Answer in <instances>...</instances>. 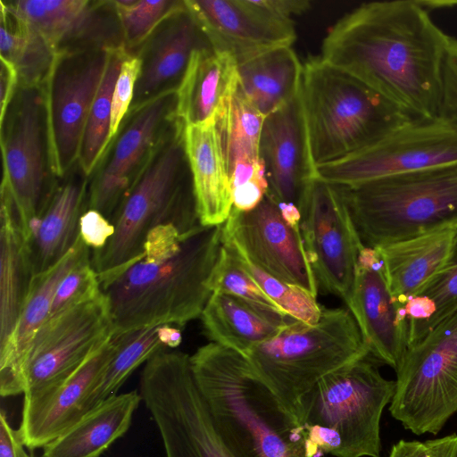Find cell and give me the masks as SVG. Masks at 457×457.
<instances>
[{
	"label": "cell",
	"instance_id": "1",
	"mask_svg": "<svg viewBox=\"0 0 457 457\" xmlns=\"http://www.w3.org/2000/svg\"><path fill=\"white\" fill-rule=\"evenodd\" d=\"M449 37L418 1L371 2L329 29L320 56L416 119L432 120Z\"/></svg>",
	"mask_w": 457,
	"mask_h": 457
},
{
	"label": "cell",
	"instance_id": "2",
	"mask_svg": "<svg viewBox=\"0 0 457 457\" xmlns=\"http://www.w3.org/2000/svg\"><path fill=\"white\" fill-rule=\"evenodd\" d=\"M221 247L222 225H199L186 233L163 226L149 233L143 253L101 284L113 335L162 324L183 327L201 317Z\"/></svg>",
	"mask_w": 457,
	"mask_h": 457
},
{
	"label": "cell",
	"instance_id": "3",
	"mask_svg": "<svg viewBox=\"0 0 457 457\" xmlns=\"http://www.w3.org/2000/svg\"><path fill=\"white\" fill-rule=\"evenodd\" d=\"M189 362L212 427L232 457H317L297 418L242 353L210 342Z\"/></svg>",
	"mask_w": 457,
	"mask_h": 457
},
{
	"label": "cell",
	"instance_id": "4",
	"mask_svg": "<svg viewBox=\"0 0 457 457\" xmlns=\"http://www.w3.org/2000/svg\"><path fill=\"white\" fill-rule=\"evenodd\" d=\"M300 96L315 168L361 153L420 120L320 56L303 63Z\"/></svg>",
	"mask_w": 457,
	"mask_h": 457
},
{
	"label": "cell",
	"instance_id": "5",
	"mask_svg": "<svg viewBox=\"0 0 457 457\" xmlns=\"http://www.w3.org/2000/svg\"><path fill=\"white\" fill-rule=\"evenodd\" d=\"M185 125L176 120L168 143L137 177L112 223L114 232L91 262L100 284L137 259L153 230L173 226L188 232L201 225L184 145Z\"/></svg>",
	"mask_w": 457,
	"mask_h": 457
},
{
	"label": "cell",
	"instance_id": "6",
	"mask_svg": "<svg viewBox=\"0 0 457 457\" xmlns=\"http://www.w3.org/2000/svg\"><path fill=\"white\" fill-rule=\"evenodd\" d=\"M333 185L367 247L457 226V162L358 184Z\"/></svg>",
	"mask_w": 457,
	"mask_h": 457
},
{
	"label": "cell",
	"instance_id": "7",
	"mask_svg": "<svg viewBox=\"0 0 457 457\" xmlns=\"http://www.w3.org/2000/svg\"><path fill=\"white\" fill-rule=\"evenodd\" d=\"M370 353L330 372L302 398L298 420L317 456L381 457L380 420L395 380Z\"/></svg>",
	"mask_w": 457,
	"mask_h": 457
},
{
	"label": "cell",
	"instance_id": "8",
	"mask_svg": "<svg viewBox=\"0 0 457 457\" xmlns=\"http://www.w3.org/2000/svg\"><path fill=\"white\" fill-rule=\"evenodd\" d=\"M369 353L350 311L323 308L315 325L293 320L245 356L298 420L302 398L320 379Z\"/></svg>",
	"mask_w": 457,
	"mask_h": 457
},
{
	"label": "cell",
	"instance_id": "9",
	"mask_svg": "<svg viewBox=\"0 0 457 457\" xmlns=\"http://www.w3.org/2000/svg\"><path fill=\"white\" fill-rule=\"evenodd\" d=\"M391 415L416 435H436L457 412V310L405 351Z\"/></svg>",
	"mask_w": 457,
	"mask_h": 457
},
{
	"label": "cell",
	"instance_id": "10",
	"mask_svg": "<svg viewBox=\"0 0 457 457\" xmlns=\"http://www.w3.org/2000/svg\"><path fill=\"white\" fill-rule=\"evenodd\" d=\"M189 356L165 350L150 358L140 376L142 401L157 427L166 457H232L212 427Z\"/></svg>",
	"mask_w": 457,
	"mask_h": 457
},
{
	"label": "cell",
	"instance_id": "11",
	"mask_svg": "<svg viewBox=\"0 0 457 457\" xmlns=\"http://www.w3.org/2000/svg\"><path fill=\"white\" fill-rule=\"evenodd\" d=\"M57 54L46 80V138L51 170L62 176L79 160L88 113L111 50Z\"/></svg>",
	"mask_w": 457,
	"mask_h": 457
},
{
	"label": "cell",
	"instance_id": "12",
	"mask_svg": "<svg viewBox=\"0 0 457 457\" xmlns=\"http://www.w3.org/2000/svg\"><path fill=\"white\" fill-rule=\"evenodd\" d=\"M107 297L94 299L49 318L36 334L23 365L22 395L69 377L113 336Z\"/></svg>",
	"mask_w": 457,
	"mask_h": 457
},
{
	"label": "cell",
	"instance_id": "13",
	"mask_svg": "<svg viewBox=\"0 0 457 457\" xmlns=\"http://www.w3.org/2000/svg\"><path fill=\"white\" fill-rule=\"evenodd\" d=\"M9 110L11 113L5 116L7 129L1 132L3 180L10 188L22 228L31 240L54 193L46 185L44 164L45 91L38 87H21L14 106L10 105Z\"/></svg>",
	"mask_w": 457,
	"mask_h": 457
},
{
	"label": "cell",
	"instance_id": "14",
	"mask_svg": "<svg viewBox=\"0 0 457 457\" xmlns=\"http://www.w3.org/2000/svg\"><path fill=\"white\" fill-rule=\"evenodd\" d=\"M300 231L318 291L345 302L364 245L336 186L313 179L301 209Z\"/></svg>",
	"mask_w": 457,
	"mask_h": 457
},
{
	"label": "cell",
	"instance_id": "15",
	"mask_svg": "<svg viewBox=\"0 0 457 457\" xmlns=\"http://www.w3.org/2000/svg\"><path fill=\"white\" fill-rule=\"evenodd\" d=\"M457 162V128L439 120L411 122L346 159L318 166L315 179L351 185Z\"/></svg>",
	"mask_w": 457,
	"mask_h": 457
},
{
	"label": "cell",
	"instance_id": "16",
	"mask_svg": "<svg viewBox=\"0 0 457 457\" xmlns=\"http://www.w3.org/2000/svg\"><path fill=\"white\" fill-rule=\"evenodd\" d=\"M222 237L232 239L255 264L270 275L317 297V282L300 228L286 221L278 204L267 194L251 211L232 208L222 224Z\"/></svg>",
	"mask_w": 457,
	"mask_h": 457
},
{
	"label": "cell",
	"instance_id": "17",
	"mask_svg": "<svg viewBox=\"0 0 457 457\" xmlns=\"http://www.w3.org/2000/svg\"><path fill=\"white\" fill-rule=\"evenodd\" d=\"M187 8L214 50L237 64L280 46H291L293 21L270 12L261 0H187Z\"/></svg>",
	"mask_w": 457,
	"mask_h": 457
},
{
	"label": "cell",
	"instance_id": "18",
	"mask_svg": "<svg viewBox=\"0 0 457 457\" xmlns=\"http://www.w3.org/2000/svg\"><path fill=\"white\" fill-rule=\"evenodd\" d=\"M116 348L117 338L113 335L69 377L23 395L21 420L17 430L25 448H44L88 411V397Z\"/></svg>",
	"mask_w": 457,
	"mask_h": 457
},
{
	"label": "cell",
	"instance_id": "19",
	"mask_svg": "<svg viewBox=\"0 0 457 457\" xmlns=\"http://www.w3.org/2000/svg\"><path fill=\"white\" fill-rule=\"evenodd\" d=\"M260 158L266 170L267 195L277 204H294L301 211L315 179V167L308 145L300 89L291 101L265 117Z\"/></svg>",
	"mask_w": 457,
	"mask_h": 457
},
{
	"label": "cell",
	"instance_id": "20",
	"mask_svg": "<svg viewBox=\"0 0 457 457\" xmlns=\"http://www.w3.org/2000/svg\"><path fill=\"white\" fill-rule=\"evenodd\" d=\"M345 303L370 354L380 364L396 370L407 349L406 333L377 248L364 246L361 251Z\"/></svg>",
	"mask_w": 457,
	"mask_h": 457
},
{
	"label": "cell",
	"instance_id": "21",
	"mask_svg": "<svg viewBox=\"0 0 457 457\" xmlns=\"http://www.w3.org/2000/svg\"><path fill=\"white\" fill-rule=\"evenodd\" d=\"M108 2L87 0H19L3 2L12 15L39 34L57 54L96 48L124 46L113 37Z\"/></svg>",
	"mask_w": 457,
	"mask_h": 457
},
{
	"label": "cell",
	"instance_id": "22",
	"mask_svg": "<svg viewBox=\"0 0 457 457\" xmlns=\"http://www.w3.org/2000/svg\"><path fill=\"white\" fill-rule=\"evenodd\" d=\"M176 91L163 93L136 109L112 155L93 183L88 209L110 221L136 182V167L150 151L164 121L175 119Z\"/></svg>",
	"mask_w": 457,
	"mask_h": 457
},
{
	"label": "cell",
	"instance_id": "23",
	"mask_svg": "<svg viewBox=\"0 0 457 457\" xmlns=\"http://www.w3.org/2000/svg\"><path fill=\"white\" fill-rule=\"evenodd\" d=\"M131 107L136 110L158 96L176 91L193 53L210 46L185 6L168 17L147 38Z\"/></svg>",
	"mask_w": 457,
	"mask_h": 457
},
{
	"label": "cell",
	"instance_id": "24",
	"mask_svg": "<svg viewBox=\"0 0 457 457\" xmlns=\"http://www.w3.org/2000/svg\"><path fill=\"white\" fill-rule=\"evenodd\" d=\"M91 250L78 239L71 250L47 270L33 277L16 328L0 347V394L3 397L22 394L21 375L30 345L48 320L55 291L62 279Z\"/></svg>",
	"mask_w": 457,
	"mask_h": 457
},
{
	"label": "cell",
	"instance_id": "25",
	"mask_svg": "<svg viewBox=\"0 0 457 457\" xmlns=\"http://www.w3.org/2000/svg\"><path fill=\"white\" fill-rule=\"evenodd\" d=\"M184 145L199 222L222 225L233 208L232 189L214 119L186 125Z\"/></svg>",
	"mask_w": 457,
	"mask_h": 457
},
{
	"label": "cell",
	"instance_id": "26",
	"mask_svg": "<svg viewBox=\"0 0 457 457\" xmlns=\"http://www.w3.org/2000/svg\"><path fill=\"white\" fill-rule=\"evenodd\" d=\"M0 347L12 335L34 277L30 240L2 179L0 211Z\"/></svg>",
	"mask_w": 457,
	"mask_h": 457
},
{
	"label": "cell",
	"instance_id": "27",
	"mask_svg": "<svg viewBox=\"0 0 457 457\" xmlns=\"http://www.w3.org/2000/svg\"><path fill=\"white\" fill-rule=\"evenodd\" d=\"M238 85L237 63L211 46L196 49L176 90L175 119L185 126L214 119Z\"/></svg>",
	"mask_w": 457,
	"mask_h": 457
},
{
	"label": "cell",
	"instance_id": "28",
	"mask_svg": "<svg viewBox=\"0 0 457 457\" xmlns=\"http://www.w3.org/2000/svg\"><path fill=\"white\" fill-rule=\"evenodd\" d=\"M141 401L136 390L109 396L46 445L41 457H101L129 430Z\"/></svg>",
	"mask_w": 457,
	"mask_h": 457
},
{
	"label": "cell",
	"instance_id": "29",
	"mask_svg": "<svg viewBox=\"0 0 457 457\" xmlns=\"http://www.w3.org/2000/svg\"><path fill=\"white\" fill-rule=\"evenodd\" d=\"M204 335L211 342L244 356L255 346L277 336L289 316L269 312L238 297L213 292L202 315Z\"/></svg>",
	"mask_w": 457,
	"mask_h": 457
},
{
	"label": "cell",
	"instance_id": "30",
	"mask_svg": "<svg viewBox=\"0 0 457 457\" xmlns=\"http://www.w3.org/2000/svg\"><path fill=\"white\" fill-rule=\"evenodd\" d=\"M454 232L455 228H450L376 247L390 291L400 308L444 267Z\"/></svg>",
	"mask_w": 457,
	"mask_h": 457
},
{
	"label": "cell",
	"instance_id": "31",
	"mask_svg": "<svg viewBox=\"0 0 457 457\" xmlns=\"http://www.w3.org/2000/svg\"><path fill=\"white\" fill-rule=\"evenodd\" d=\"M87 209L85 181L70 180L54 190L30 240L34 276L71 250L79 238L80 218Z\"/></svg>",
	"mask_w": 457,
	"mask_h": 457
},
{
	"label": "cell",
	"instance_id": "32",
	"mask_svg": "<svg viewBox=\"0 0 457 457\" xmlns=\"http://www.w3.org/2000/svg\"><path fill=\"white\" fill-rule=\"evenodd\" d=\"M238 88L265 117L299 92L303 63L291 46L264 52L237 64Z\"/></svg>",
	"mask_w": 457,
	"mask_h": 457
},
{
	"label": "cell",
	"instance_id": "33",
	"mask_svg": "<svg viewBox=\"0 0 457 457\" xmlns=\"http://www.w3.org/2000/svg\"><path fill=\"white\" fill-rule=\"evenodd\" d=\"M181 328L162 324L114 335L115 353L88 397L87 410L118 394L131 373L154 354L179 346L182 341Z\"/></svg>",
	"mask_w": 457,
	"mask_h": 457
},
{
	"label": "cell",
	"instance_id": "34",
	"mask_svg": "<svg viewBox=\"0 0 457 457\" xmlns=\"http://www.w3.org/2000/svg\"><path fill=\"white\" fill-rule=\"evenodd\" d=\"M457 310V226L449 257L440 271L400 308L407 348ZM407 350V349H406Z\"/></svg>",
	"mask_w": 457,
	"mask_h": 457
},
{
	"label": "cell",
	"instance_id": "35",
	"mask_svg": "<svg viewBox=\"0 0 457 457\" xmlns=\"http://www.w3.org/2000/svg\"><path fill=\"white\" fill-rule=\"evenodd\" d=\"M264 119L242 94L238 85L219 108L214 123L228 175L237 162L260 158Z\"/></svg>",
	"mask_w": 457,
	"mask_h": 457
},
{
	"label": "cell",
	"instance_id": "36",
	"mask_svg": "<svg viewBox=\"0 0 457 457\" xmlns=\"http://www.w3.org/2000/svg\"><path fill=\"white\" fill-rule=\"evenodd\" d=\"M0 57L14 65L21 87H38L56 54L39 34L1 5Z\"/></svg>",
	"mask_w": 457,
	"mask_h": 457
},
{
	"label": "cell",
	"instance_id": "37",
	"mask_svg": "<svg viewBox=\"0 0 457 457\" xmlns=\"http://www.w3.org/2000/svg\"><path fill=\"white\" fill-rule=\"evenodd\" d=\"M128 54L125 47L111 50L104 75L91 105L79 157L86 175L94 170L110 143L112 93L121 63Z\"/></svg>",
	"mask_w": 457,
	"mask_h": 457
},
{
	"label": "cell",
	"instance_id": "38",
	"mask_svg": "<svg viewBox=\"0 0 457 457\" xmlns=\"http://www.w3.org/2000/svg\"><path fill=\"white\" fill-rule=\"evenodd\" d=\"M222 245L230 250L250 273L261 289L287 316L307 325H315L323 307L316 296L305 289L283 281L255 264L230 238L222 237Z\"/></svg>",
	"mask_w": 457,
	"mask_h": 457
},
{
	"label": "cell",
	"instance_id": "39",
	"mask_svg": "<svg viewBox=\"0 0 457 457\" xmlns=\"http://www.w3.org/2000/svg\"><path fill=\"white\" fill-rule=\"evenodd\" d=\"M112 3L126 50L146 41L168 17L185 6V1L175 0H115Z\"/></svg>",
	"mask_w": 457,
	"mask_h": 457
},
{
	"label": "cell",
	"instance_id": "40",
	"mask_svg": "<svg viewBox=\"0 0 457 457\" xmlns=\"http://www.w3.org/2000/svg\"><path fill=\"white\" fill-rule=\"evenodd\" d=\"M211 287L212 293L230 295L269 312L286 315L261 289L237 257L223 245Z\"/></svg>",
	"mask_w": 457,
	"mask_h": 457
},
{
	"label": "cell",
	"instance_id": "41",
	"mask_svg": "<svg viewBox=\"0 0 457 457\" xmlns=\"http://www.w3.org/2000/svg\"><path fill=\"white\" fill-rule=\"evenodd\" d=\"M101 292L99 277L90 254L72 268L58 285L49 318L90 301Z\"/></svg>",
	"mask_w": 457,
	"mask_h": 457
},
{
	"label": "cell",
	"instance_id": "42",
	"mask_svg": "<svg viewBox=\"0 0 457 457\" xmlns=\"http://www.w3.org/2000/svg\"><path fill=\"white\" fill-rule=\"evenodd\" d=\"M141 71V59L128 54L120 66L112 98L109 140L117 134L120 122L132 104Z\"/></svg>",
	"mask_w": 457,
	"mask_h": 457
},
{
	"label": "cell",
	"instance_id": "43",
	"mask_svg": "<svg viewBox=\"0 0 457 457\" xmlns=\"http://www.w3.org/2000/svg\"><path fill=\"white\" fill-rule=\"evenodd\" d=\"M436 120L457 128V38L451 36L443 62Z\"/></svg>",
	"mask_w": 457,
	"mask_h": 457
},
{
	"label": "cell",
	"instance_id": "44",
	"mask_svg": "<svg viewBox=\"0 0 457 457\" xmlns=\"http://www.w3.org/2000/svg\"><path fill=\"white\" fill-rule=\"evenodd\" d=\"M113 232V224L96 210L87 209L80 218L79 237L92 251L102 249Z\"/></svg>",
	"mask_w": 457,
	"mask_h": 457
},
{
	"label": "cell",
	"instance_id": "45",
	"mask_svg": "<svg viewBox=\"0 0 457 457\" xmlns=\"http://www.w3.org/2000/svg\"><path fill=\"white\" fill-rule=\"evenodd\" d=\"M1 59V86H0V123H4L6 113L13 101L16 87L20 84L19 74L14 65L3 57Z\"/></svg>",
	"mask_w": 457,
	"mask_h": 457
},
{
	"label": "cell",
	"instance_id": "46",
	"mask_svg": "<svg viewBox=\"0 0 457 457\" xmlns=\"http://www.w3.org/2000/svg\"><path fill=\"white\" fill-rule=\"evenodd\" d=\"M21 438L17 429L12 428L5 413H0V457H17V445Z\"/></svg>",
	"mask_w": 457,
	"mask_h": 457
},
{
	"label": "cell",
	"instance_id": "47",
	"mask_svg": "<svg viewBox=\"0 0 457 457\" xmlns=\"http://www.w3.org/2000/svg\"><path fill=\"white\" fill-rule=\"evenodd\" d=\"M429 457H457V435L426 441Z\"/></svg>",
	"mask_w": 457,
	"mask_h": 457
},
{
	"label": "cell",
	"instance_id": "48",
	"mask_svg": "<svg viewBox=\"0 0 457 457\" xmlns=\"http://www.w3.org/2000/svg\"><path fill=\"white\" fill-rule=\"evenodd\" d=\"M388 457H429L426 442L400 440L393 445Z\"/></svg>",
	"mask_w": 457,
	"mask_h": 457
},
{
	"label": "cell",
	"instance_id": "49",
	"mask_svg": "<svg viewBox=\"0 0 457 457\" xmlns=\"http://www.w3.org/2000/svg\"><path fill=\"white\" fill-rule=\"evenodd\" d=\"M428 12V10L457 5V1H418Z\"/></svg>",
	"mask_w": 457,
	"mask_h": 457
},
{
	"label": "cell",
	"instance_id": "50",
	"mask_svg": "<svg viewBox=\"0 0 457 457\" xmlns=\"http://www.w3.org/2000/svg\"><path fill=\"white\" fill-rule=\"evenodd\" d=\"M17 457H33L26 452L21 441L17 445Z\"/></svg>",
	"mask_w": 457,
	"mask_h": 457
}]
</instances>
